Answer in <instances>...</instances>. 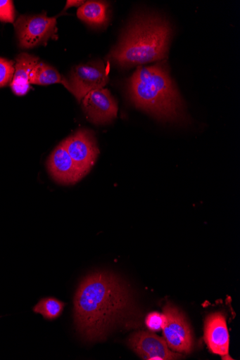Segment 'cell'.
Wrapping results in <instances>:
<instances>
[{
	"instance_id": "cell-13",
	"label": "cell",
	"mask_w": 240,
	"mask_h": 360,
	"mask_svg": "<svg viewBox=\"0 0 240 360\" xmlns=\"http://www.w3.org/2000/svg\"><path fill=\"white\" fill-rule=\"evenodd\" d=\"M108 4L101 1H89L80 7L78 18L92 26L105 25L108 20Z\"/></svg>"
},
{
	"instance_id": "cell-16",
	"label": "cell",
	"mask_w": 240,
	"mask_h": 360,
	"mask_svg": "<svg viewBox=\"0 0 240 360\" xmlns=\"http://www.w3.org/2000/svg\"><path fill=\"white\" fill-rule=\"evenodd\" d=\"M15 74V62L0 58V88L4 87L13 81Z\"/></svg>"
},
{
	"instance_id": "cell-4",
	"label": "cell",
	"mask_w": 240,
	"mask_h": 360,
	"mask_svg": "<svg viewBox=\"0 0 240 360\" xmlns=\"http://www.w3.org/2000/svg\"><path fill=\"white\" fill-rule=\"evenodd\" d=\"M15 27L19 46L24 49H32L56 37V18L46 15H21L17 20Z\"/></svg>"
},
{
	"instance_id": "cell-17",
	"label": "cell",
	"mask_w": 240,
	"mask_h": 360,
	"mask_svg": "<svg viewBox=\"0 0 240 360\" xmlns=\"http://www.w3.org/2000/svg\"><path fill=\"white\" fill-rule=\"evenodd\" d=\"M15 8L11 0H0V21L4 22H14Z\"/></svg>"
},
{
	"instance_id": "cell-10",
	"label": "cell",
	"mask_w": 240,
	"mask_h": 360,
	"mask_svg": "<svg viewBox=\"0 0 240 360\" xmlns=\"http://www.w3.org/2000/svg\"><path fill=\"white\" fill-rule=\"evenodd\" d=\"M48 169L55 181L65 185L75 184L85 176L77 167L63 143L50 155Z\"/></svg>"
},
{
	"instance_id": "cell-18",
	"label": "cell",
	"mask_w": 240,
	"mask_h": 360,
	"mask_svg": "<svg viewBox=\"0 0 240 360\" xmlns=\"http://www.w3.org/2000/svg\"><path fill=\"white\" fill-rule=\"evenodd\" d=\"M148 328L152 332H158L163 329L164 324V315L158 312H153L146 318V321Z\"/></svg>"
},
{
	"instance_id": "cell-19",
	"label": "cell",
	"mask_w": 240,
	"mask_h": 360,
	"mask_svg": "<svg viewBox=\"0 0 240 360\" xmlns=\"http://www.w3.org/2000/svg\"><path fill=\"white\" fill-rule=\"evenodd\" d=\"M84 4V1H78V0H76V1H72V0H70V1H67L65 10L71 8L72 7H81Z\"/></svg>"
},
{
	"instance_id": "cell-14",
	"label": "cell",
	"mask_w": 240,
	"mask_h": 360,
	"mask_svg": "<svg viewBox=\"0 0 240 360\" xmlns=\"http://www.w3.org/2000/svg\"><path fill=\"white\" fill-rule=\"evenodd\" d=\"M30 84L37 85L61 84L68 89V81L54 68L44 63H39L31 72Z\"/></svg>"
},
{
	"instance_id": "cell-3",
	"label": "cell",
	"mask_w": 240,
	"mask_h": 360,
	"mask_svg": "<svg viewBox=\"0 0 240 360\" xmlns=\"http://www.w3.org/2000/svg\"><path fill=\"white\" fill-rule=\"evenodd\" d=\"M171 29L157 17H141L128 26L110 58L122 68L142 65L165 58Z\"/></svg>"
},
{
	"instance_id": "cell-6",
	"label": "cell",
	"mask_w": 240,
	"mask_h": 360,
	"mask_svg": "<svg viewBox=\"0 0 240 360\" xmlns=\"http://www.w3.org/2000/svg\"><path fill=\"white\" fill-rule=\"evenodd\" d=\"M163 332L165 340L171 349L181 353H189L194 345L190 326L177 308L168 304L163 309Z\"/></svg>"
},
{
	"instance_id": "cell-11",
	"label": "cell",
	"mask_w": 240,
	"mask_h": 360,
	"mask_svg": "<svg viewBox=\"0 0 240 360\" xmlns=\"http://www.w3.org/2000/svg\"><path fill=\"white\" fill-rule=\"evenodd\" d=\"M204 338L212 352L225 359H232L229 356V336L225 315L216 312L209 315L205 321Z\"/></svg>"
},
{
	"instance_id": "cell-9",
	"label": "cell",
	"mask_w": 240,
	"mask_h": 360,
	"mask_svg": "<svg viewBox=\"0 0 240 360\" xmlns=\"http://www.w3.org/2000/svg\"><path fill=\"white\" fill-rule=\"evenodd\" d=\"M127 345L144 359L175 360L183 357L181 354L171 351L165 340L148 332L132 334Z\"/></svg>"
},
{
	"instance_id": "cell-20",
	"label": "cell",
	"mask_w": 240,
	"mask_h": 360,
	"mask_svg": "<svg viewBox=\"0 0 240 360\" xmlns=\"http://www.w3.org/2000/svg\"><path fill=\"white\" fill-rule=\"evenodd\" d=\"M0 318H1V316H0Z\"/></svg>"
},
{
	"instance_id": "cell-2",
	"label": "cell",
	"mask_w": 240,
	"mask_h": 360,
	"mask_svg": "<svg viewBox=\"0 0 240 360\" xmlns=\"http://www.w3.org/2000/svg\"><path fill=\"white\" fill-rule=\"evenodd\" d=\"M129 94L137 108L156 117L176 121L184 117L179 93L162 63L137 69L129 82Z\"/></svg>"
},
{
	"instance_id": "cell-5",
	"label": "cell",
	"mask_w": 240,
	"mask_h": 360,
	"mask_svg": "<svg viewBox=\"0 0 240 360\" xmlns=\"http://www.w3.org/2000/svg\"><path fill=\"white\" fill-rule=\"evenodd\" d=\"M108 81L109 65L102 62L79 65L71 73L67 89L80 102L90 91L104 88Z\"/></svg>"
},
{
	"instance_id": "cell-1",
	"label": "cell",
	"mask_w": 240,
	"mask_h": 360,
	"mask_svg": "<svg viewBox=\"0 0 240 360\" xmlns=\"http://www.w3.org/2000/svg\"><path fill=\"white\" fill-rule=\"evenodd\" d=\"M74 304L77 330L91 342L105 340L118 325H130L133 313L130 290L120 278L108 272L86 277Z\"/></svg>"
},
{
	"instance_id": "cell-8",
	"label": "cell",
	"mask_w": 240,
	"mask_h": 360,
	"mask_svg": "<svg viewBox=\"0 0 240 360\" xmlns=\"http://www.w3.org/2000/svg\"><path fill=\"white\" fill-rule=\"evenodd\" d=\"M82 105L87 118L94 124H108L117 117L118 104L108 89L90 91L84 97Z\"/></svg>"
},
{
	"instance_id": "cell-12",
	"label": "cell",
	"mask_w": 240,
	"mask_h": 360,
	"mask_svg": "<svg viewBox=\"0 0 240 360\" xmlns=\"http://www.w3.org/2000/svg\"><path fill=\"white\" fill-rule=\"evenodd\" d=\"M39 63V58L27 53H21L16 58L15 74L11 86L18 96H25L30 90V75Z\"/></svg>"
},
{
	"instance_id": "cell-15",
	"label": "cell",
	"mask_w": 240,
	"mask_h": 360,
	"mask_svg": "<svg viewBox=\"0 0 240 360\" xmlns=\"http://www.w3.org/2000/svg\"><path fill=\"white\" fill-rule=\"evenodd\" d=\"M65 306V303L54 297H46L41 300L32 310L42 314L46 320L53 321L63 314Z\"/></svg>"
},
{
	"instance_id": "cell-7",
	"label": "cell",
	"mask_w": 240,
	"mask_h": 360,
	"mask_svg": "<svg viewBox=\"0 0 240 360\" xmlns=\"http://www.w3.org/2000/svg\"><path fill=\"white\" fill-rule=\"evenodd\" d=\"M77 167L87 175L99 155L96 139L91 131L81 129L62 142Z\"/></svg>"
}]
</instances>
